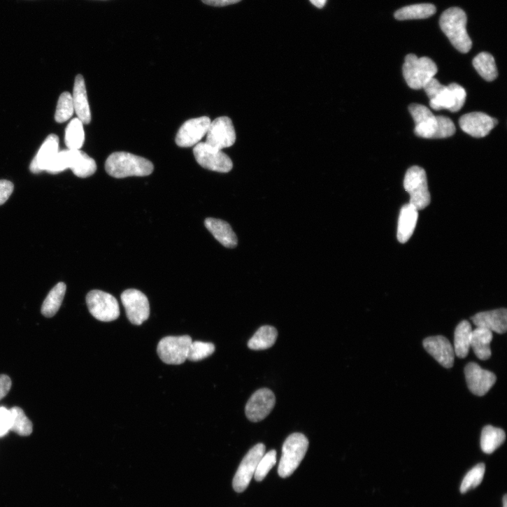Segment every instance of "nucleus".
<instances>
[{"label":"nucleus","instance_id":"2f4dec72","mask_svg":"<svg viewBox=\"0 0 507 507\" xmlns=\"http://www.w3.org/2000/svg\"><path fill=\"white\" fill-rule=\"evenodd\" d=\"M85 142L83 123L75 118L68 124L65 131V144L68 150H80Z\"/></svg>","mask_w":507,"mask_h":507},{"label":"nucleus","instance_id":"423d86ee","mask_svg":"<svg viewBox=\"0 0 507 507\" xmlns=\"http://www.w3.org/2000/svg\"><path fill=\"white\" fill-rule=\"evenodd\" d=\"M402 71L408 85L414 90H421L436 75L438 66L429 57L420 58L410 54L405 57Z\"/></svg>","mask_w":507,"mask_h":507},{"label":"nucleus","instance_id":"6e6552de","mask_svg":"<svg viewBox=\"0 0 507 507\" xmlns=\"http://www.w3.org/2000/svg\"><path fill=\"white\" fill-rule=\"evenodd\" d=\"M86 303L90 313L100 322H110L120 317L118 301L108 292L92 290L86 296Z\"/></svg>","mask_w":507,"mask_h":507},{"label":"nucleus","instance_id":"f8f14e48","mask_svg":"<svg viewBox=\"0 0 507 507\" xmlns=\"http://www.w3.org/2000/svg\"><path fill=\"white\" fill-rule=\"evenodd\" d=\"M265 451V445L263 443H259L253 447L243 458L233 481L234 488L237 492H243L247 489Z\"/></svg>","mask_w":507,"mask_h":507},{"label":"nucleus","instance_id":"4468645a","mask_svg":"<svg viewBox=\"0 0 507 507\" xmlns=\"http://www.w3.org/2000/svg\"><path fill=\"white\" fill-rule=\"evenodd\" d=\"M211 120L208 117L192 119L185 122L178 130L176 143L180 148L196 145L207 135Z\"/></svg>","mask_w":507,"mask_h":507},{"label":"nucleus","instance_id":"b1692460","mask_svg":"<svg viewBox=\"0 0 507 507\" xmlns=\"http://www.w3.org/2000/svg\"><path fill=\"white\" fill-rule=\"evenodd\" d=\"M69 150V166L78 177L85 178L92 176L97 171L95 161L80 150Z\"/></svg>","mask_w":507,"mask_h":507},{"label":"nucleus","instance_id":"20e7f679","mask_svg":"<svg viewBox=\"0 0 507 507\" xmlns=\"http://www.w3.org/2000/svg\"><path fill=\"white\" fill-rule=\"evenodd\" d=\"M467 17L459 8L445 11L440 20L442 31L453 46L462 53H467L472 48V41L466 31Z\"/></svg>","mask_w":507,"mask_h":507},{"label":"nucleus","instance_id":"1a4fd4ad","mask_svg":"<svg viewBox=\"0 0 507 507\" xmlns=\"http://www.w3.org/2000/svg\"><path fill=\"white\" fill-rule=\"evenodd\" d=\"M193 154L197 163L206 169L229 173L233 169V162L227 154L206 142L197 143L193 149Z\"/></svg>","mask_w":507,"mask_h":507},{"label":"nucleus","instance_id":"a878e982","mask_svg":"<svg viewBox=\"0 0 507 507\" xmlns=\"http://www.w3.org/2000/svg\"><path fill=\"white\" fill-rule=\"evenodd\" d=\"M66 290L65 283L57 284L49 292L41 308L42 315L48 318L53 317L62 306Z\"/></svg>","mask_w":507,"mask_h":507},{"label":"nucleus","instance_id":"f704fd0d","mask_svg":"<svg viewBox=\"0 0 507 507\" xmlns=\"http://www.w3.org/2000/svg\"><path fill=\"white\" fill-rule=\"evenodd\" d=\"M485 472V465L483 463L477 464L469 471L462 483L460 487L461 493L465 494L471 489L478 487L483 479Z\"/></svg>","mask_w":507,"mask_h":507},{"label":"nucleus","instance_id":"58836bf2","mask_svg":"<svg viewBox=\"0 0 507 507\" xmlns=\"http://www.w3.org/2000/svg\"><path fill=\"white\" fill-rule=\"evenodd\" d=\"M12 427L11 411L6 408H0V438L6 436Z\"/></svg>","mask_w":507,"mask_h":507},{"label":"nucleus","instance_id":"412c9836","mask_svg":"<svg viewBox=\"0 0 507 507\" xmlns=\"http://www.w3.org/2000/svg\"><path fill=\"white\" fill-rule=\"evenodd\" d=\"M72 99L74 111L78 118L83 124H89L91 122V113L85 80L80 74L76 77Z\"/></svg>","mask_w":507,"mask_h":507},{"label":"nucleus","instance_id":"473e14b6","mask_svg":"<svg viewBox=\"0 0 507 507\" xmlns=\"http://www.w3.org/2000/svg\"><path fill=\"white\" fill-rule=\"evenodd\" d=\"M10 411L12 414L11 431L22 436H30L33 432V424L24 412L17 407L12 408Z\"/></svg>","mask_w":507,"mask_h":507},{"label":"nucleus","instance_id":"393cba45","mask_svg":"<svg viewBox=\"0 0 507 507\" xmlns=\"http://www.w3.org/2000/svg\"><path fill=\"white\" fill-rule=\"evenodd\" d=\"M492 338V332L487 329L477 327L472 331L471 348L479 359L485 361L491 357L490 343Z\"/></svg>","mask_w":507,"mask_h":507},{"label":"nucleus","instance_id":"c85d7f7f","mask_svg":"<svg viewBox=\"0 0 507 507\" xmlns=\"http://www.w3.org/2000/svg\"><path fill=\"white\" fill-rule=\"evenodd\" d=\"M505 439L506 434L502 429L486 426L481 434V449L485 454H492L504 443Z\"/></svg>","mask_w":507,"mask_h":507},{"label":"nucleus","instance_id":"f257e3e1","mask_svg":"<svg viewBox=\"0 0 507 507\" xmlns=\"http://www.w3.org/2000/svg\"><path fill=\"white\" fill-rule=\"evenodd\" d=\"M415 123V134L427 139H442L452 136L456 132L453 122L446 117L435 116L426 106L413 104L409 108Z\"/></svg>","mask_w":507,"mask_h":507},{"label":"nucleus","instance_id":"c756f323","mask_svg":"<svg viewBox=\"0 0 507 507\" xmlns=\"http://www.w3.org/2000/svg\"><path fill=\"white\" fill-rule=\"evenodd\" d=\"M278 337L277 330L271 326L262 327L248 342V347L253 350H262L271 348Z\"/></svg>","mask_w":507,"mask_h":507},{"label":"nucleus","instance_id":"5701e85b","mask_svg":"<svg viewBox=\"0 0 507 507\" xmlns=\"http://www.w3.org/2000/svg\"><path fill=\"white\" fill-rule=\"evenodd\" d=\"M205 225L213 236L224 247L234 248L238 245L237 236L231 226L226 222L208 218Z\"/></svg>","mask_w":507,"mask_h":507},{"label":"nucleus","instance_id":"2eb2a0df","mask_svg":"<svg viewBox=\"0 0 507 507\" xmlns=\"http://www.w3.org/2000/svg\"><path fill=\"white\" fill-rule=\"evenodd\" d=\"M276 404L274 393L268 388L256 391L247 403L245 414L252 422L264 420L273 410Z\"/></svg>","mask_w":507,"mask_h":507},{"label":"nucleus","instance_id":"9b49d317","mask_svg":"<svg viewBox=\"0 0 507 507\" xmlns=\"http://www.w3.org/2000/svg\"><path fill=\"white\" fill-rule=\"evenodd\" d=\"M121 299L131 324L140 326L149 319V300L141 291L136 289L127 290L122 294Z\"/></svg>","mask_w":507,"mask_h":507},{"label":"nucleus","instance_id":"39448f33","mask_svg":"<svg viewBox=\"0 0 507 507\" xmlns=\"http://www.w3.org/2000/svg\"><path fill=\"white\" fill-rule=\"evenodd\" d=\"M308 448L309 441L306 436L295 433L287 437L283 446L278 469L281 478H287L294 472L306 456Z\"/></svg>","mask_w":507,"mask_h":507},{"label":"nucleus","instance_id":"7ed1b4c3","mask_svg":"<svg viewBox=\"0 0 507 507\" xmlns=\"http://www.w3.org/2000/svg\"><path fill=\"white\" fill-rule=\"evenodd\" d=\"M106 170L110 176L115 178L143 177L154 171V165L142 157L126 152H117L108 158Z\"/></svg>","mask_w":507,"mask_h":507},{"label":"nucleus","instance_id":"9d476101","mask_svg":"<svg viewBox=\"0 0 507 507\" xmlns=\"http://www.w3.org/2000/svg\"><path fill=\"white\" fill-rule=\"evenodd\" d=\"M192 338L189 336H168L162 339L157 346V353L163 362L171 365L184 363L187 355Z\"/></svg>","mask_w":507,"mask_h":507},{"label":"nucleus","instance_id":"72a5a7b5","mask_svg":"<svg viewBox=\"0 0 507 507\" xmlns=\"http://www.w3.org/2000/svg\"><path fill=\"white\" fill-rule=\"evenodd\" d=\"M74 113L72 95L68 92H63L58 100L55 121L59 124L64 123L72 117Z\"/></svg>","mask_w":507,"mask_h":507},{"label":"nucleus","instance_id":"4be33fe9","mask_svg":"<svg viewBox=\"0 0 507 507\" xmlns=\"http://www.w3.org/2000/svg\"><path fill=\"white\" fill-rule=\"evenodd\" d=\"M418 217V210L410 203L401 208L398 220L397 235L399 243H405L410 239L415 230Z\"/></svg>","mask_w":507,"mask_h":507},{"label":"nucleus","instance_id":"aec40b11","mask_svg":"<svg viewBox=\"0 0 507 507\" xmlns=\"http://www.w3.org/2000/svg\"><path fill=\"white\" fill-rule=\"evenodd\" d=\"M59 137L55 134L48 136L38 154L30 164L31 173L38 174L45 171L48 165L59 152Z\"/></svg>","mask_w":507,"mask_h":507},{"label":"nucleus","instance_id":"37998d69","mask_svg":"<svg viewBox=\"0 0 507 507\" xmlns=\"http://www.w3.org/2000/svg\"><path fill=\"white\" fill-rule=\"evenodd\" d=\"M310 1L315 7L322 9L325 6L327 0H310Z\"/></svg>","mask_w":507,"mask_h":507},{"label":"nucleus","instance_id":"e433bc0d","mask_svg":"<svg viewBox=\"0 0 507 507\" xmlns=\"http://www.w3.org/2000/svg\"><path fill=\"white\" fill-rule=\"evenodd\" d=\"M276 450H271L264 454L261 458L255 473V478L257 481L263 480L271 469L276 465Z\"/></svg>","mask_w":507,"mask_h":507},{"label":"nucleus","instance_id":"c9c22d12","mask_svg":"<svg viewBox=\"0 0 507 507\" xmlns=\"http://www.w3.org/2000/svg\"><path fill=\"white\" fill-rule=\"evenodd\" d=\"M215 351V346L210 343L195 341L191 343L187 359L192 362H198L211 356Z\"/></svg>","mask_w":507,"mask_h":507},{"label":"nucleus","instance_id":"dca6fc26","mask_svg":"<svg viewBox=\"0 0 507 507\" xmlns=\"http://www.w3.org/2000/svg\"><path fill=\"white\" fill-rule=\"evenodd\" d=\"M464 373L469 389L477 396L486 394L497 380L492 372L483 369L474 362L466 365Z\"/></svg>","mask_w":507,"mask_h":507},{"label":"nucleus","instance_id":"f3484780","mask_svg":"<svg viewBox=\"0 0 507 507\" xmlns=\"http://www.w3.org/2000/svg\"><path fill=\"white\" fill-rule=\"evenodd\" d=\"M497 120L483 113H471L459 120L462 130L469 136L480 138L487 136L497 126Z\"/></svg>","mask_w":507,"mask_h":507},{"label":"nucleus","instance_id":"6ab92c4d","mask_svg":"<svg viewBox=\"0 0 507 507\" xmlns=\"http://www.w3.org/2000/svg\"><path fill=\"white\" fill-rule=\"evenodd\" d=\"M471 320L477 327L499 334H504L507 330V311L504 308L478 313Z\"/></svg>","mask_w":507,"mask_h":507},{"label":"nucleus","instance_id":"cd10ccee","mask_svg":"<svg viewBox=\"0 0 507 507\" xmlns=\"http://www.w3.org/2000/svg\"><path fill=\"white\" fill-rule=\"evenodd\" d=\"M436 7L432 4H418L404 7L394 14L396 20L399 21L427 19L435 15Z\"/></svg>","mask_w":507,"mask_h":507},{"label":"nucleus","instance_id":"f03ea898","mask_svg":"<svg viewBox=\"0 0 507 507\" xmlns=\"http://www.w3.org/2000/svg\"><path fill=\"white\" fill-rule=\"evenodd\" d=\"M423 89L430 99L431 108L436 111L448 110L452 113H457L463 108L466 101V90L457 83L445 86L433 78Z\"/></svg>","mask_w":507,"mask_h":507},{"label":"nucleus","instance_id":"7c9ffc66","mask_svg":"<svg viewBox=\"0 0 507 507\" xmlns=\"http://www.w3.org/2000/svg\"><path fill=\"white\" fill-rule=\"evenodd\" d=\"M473 65L480 76L487 81H493L497 78L498 72L495 61L492 55L481 52L473 60Z\"/></svg>","mask_w":507,"mask_h":507},{"label":"nucleus","instance_id":"4c0bfd02","mask_svg":"<svg viewBox=\"0 0 507 507\" xmlns=\"http://www.w3.org/2000/svg\"><path fill=\"white\" fill-rule=\"evenodd\" d=\"M69 166V150H64L59 151L53 159L48 165L45 171L50 173L56 174L61 173Z\"/></svg>","mask_w":507,"mask_h":507},{"label":"nucleus","instance_id":"c03bdc74","mask_svg":"<svg viewBox=\"0 0 507 507\" xmlns=\"http://www.w3.org/2000/svg\"><path fill=\"white\" fill-rule=\"evenodd\" d=\"M503 506L507 507V495L504 494L503 497Z\"/></svg>","mask_w":507,"mask_h":507},{"label":"nucleus","instance_id":"79ce46f5","mask_svg":"<svg viewBox=\"0 0 507 507\" xmlns=\"http://www.w3.org/2000/svg\"><path fill=\"white\" fill-rule=\"evenodd\" d=\"M203 3L214 7H225L238 3L241 0H201Z\"/></svg>","mask_w":507,"mask_h":507},{"label":"nucleus","instance_id":"a211bd4d","mask_svg":"<svg viewBox=\"0 0 507 507\" xmlns=\"http://www.w3.org/2000/svg\"><path fill=\"white\" fill-rule=\"evenodd\" d=\"M424 347L443 367L453 366L455 353L448 338L442 336L429 337L424 341Z\"/></svg>","mask_w":507,"mask_h":507},{"label":"nucleus","instance_id":"0eeeda50","mask_svg":"<svg viewBox=\"0 0 507 507\" xmlns=\"http://www.w3.org/2000/svg\"><path fill=\"white\" fill-rule=\"evenodd\" d=\"M404 187L410 194V204L417 210H424L430 205L431 194L427 176L423 168L418 166L410 168L406 173Z\"/></svg>","mask_w":507,"mask_h":507},{"label":"nucleus","instance_id":"ea45409f","mask_svg":"<svg viewBox=\"0 0 507 507\" xmlns=\"http://www.w3.org/2000/svg\"><path fill=\"white\" fill-rule=\"evenodd\" d=\"M14 184L8 180H0V206L8 200L14 191Z\"/></svg>","mask_w":507,"mask_h":507},{"label":"nucleus","instance_id":"bb28decb","mask_svg":"<svg viewBox=\"0 0 507 507\" xmlns=\"http://www.w3.org/2000/svg\"><path fill=\"white\" fill-rule=\"evenodd\" d=\"M472 328L470 323L463 321L457 327L455 332V353L459 358H465L471 348Z\"/></svg>","mask_w":507,"mask_h":507},{"label":"nucleus","instance_id":"ddd939ff","mask_svg":"<svg viewBox=\"0 0 507 507\" xmlns=\"http://www.w3.org/2000/svg\"><path fill=\"white\" fill-rule=\"evenodd\" d=\"M236 141V134L231 120L221 117L211 122L207 134L206 143L222 150L233 146Z\"/></svg>","mask_w":507,"mask_h":507},{"label":"nucleus","instance_id":"a19ab883","mask_svg":"<svg viewBox=\"0 0 507 507\" xmlns=\"http://www.w3.org/2000/svg\"><path fill=\"white\" fill-rule=\"evenodd\" d=\"M12 380L8 376L0 375V400L3 399L10 392Z\"/></svg>","mask_w":507,"mask_h":507}]
</instances>
